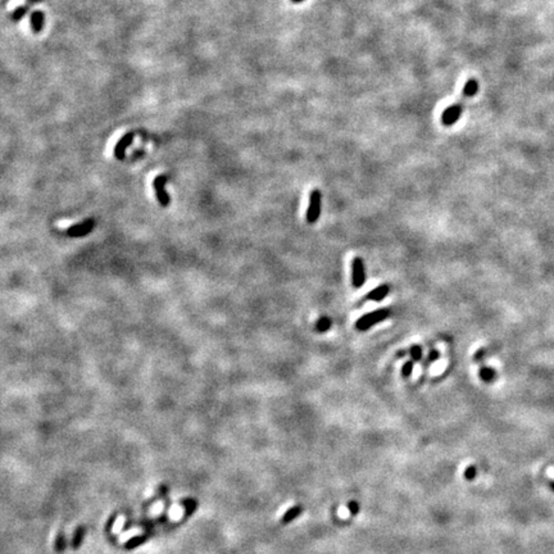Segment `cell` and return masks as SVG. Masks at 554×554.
<instances>
[{
  "mask_svg": "<svg viewBox=\"0 0 554 554\" xmlns=\"http://www.w3.org/2000/svg\"><path fill=\"white\" fill-rule=\"evenodd\" d=\"M390 311L387 308H381L377 309V311H373L371 313L365 314V316L361 317L357 322H355V329L358 331H367L368 329H371L375 324L380 323V322L385 321V319L389 317Z\"/></svg>",
  "mask_w": 554,
  "mask_h": 554,
  "instance_id": "obj_1",
  "label": "cell"
},
{
  "mask_svg": "<svg viewBox=\"0 0 554 554\" xmlns=\"http://www.w3.org/2000/svg\"><path fill=\"white\" fill-rule=\"evenodd\" d=\"M321 209H322V194L319 190H313L311 192V197H309V206L307 209V216L306 219L309 224L316 223L319 219L321 216Z\"/></svg>",
  "mask_w": 554,
  "mask_h": 554,
  "instance_id": "obj_2",
  "label": "cell"
},
{
  "mask_svg": "<svg viewBox=\"0 0 554 554\" xmlns=\"http://www.w3.org/2000/svg\"><path fill=\"white\" fill-rule=\"evenodd\" d=\"M366 282V268L365 262L361 257H355L351 262V284L353 286L360 289Z\"/></svg>",
  "mask_w": 554,
  "mask_h": 554,
  "instance_id": "obj_3",
  "label": "cell"
},
{
  "mask_svg": "<svg viewBox=\"0 0 554 554\" xmlns=\"http://www.w3.org/2000/svg\"><path fill=\"white\" fill-rule=\"evenodd\" d=\"M463 113V102H457L453 106L448 107L441 114V123L444 126H453Z\"/></svg>",
  "mask_w": 554,
  "mask_h": 554,
  "instance_id": "obj_4",
  "label": "cell"
},
{
  "mask_svg": "<svg viewBox=\"0 0 554 554\" xmlns=\"http://www.w3.org/2000/svg\"><path fill=\"white\" fill-rule=\"evenodd\" d=\"M168 181V176L166 175H159L157 176L153 181V187L155 190V195H157V199L159 202V204L162 207H167L170 204V197H168L167 191H166V184Z\"/></svg>",
  "mask_w": 554,
  "mask_h": 554,
  "instance_id": "obj_5",
  "label": "cell"
},
{
  "mask_svg": "<svg viewBox=\"0 0 554 554\" xmlns=\"http://www.w3.org/2000/svg\"><path fill=\"white\" fill-rule=\"evenodd\" d=\"M95 227V221L94 219H85V221L80 222L77 224H73L67 230V235L71 238H81V236H86L87 234L91 233Z\"/></svg>",
  "mask_w": 554,
  "mask_h": 554,
  "instance_id": "obj_6",
  "label": "cell"
},
{
  "mask_svg": "<svg viewBox=\"0 0 554 554\" xmlns=\"http://www.w3.org/2000/svg\"><path fill=\"white\" fill-rule=\"evenodd\" d=\"M134 138H135V133H127L126 135L122 136L118 140V143L114 146V157L118 160H123L124 155H126V150H127L128 146L133 144Z\"/></svg>",
  "mask_w": 554,
  "mask_h": 554,
  "instance_id": "obj_7",
  "label": "cell"
},
{
  "mask_svg": "<svg viewBox=\"0 0 554 554\" xmlns=\"http://www.w3.org/2000/svg\"><path fill=\"white\" fill-rule=\"evenodd\" d=\"M390 292V286L389 285L384 284L380 285V286L375 287L373 290H371L367 295H366V299L372 300V302H381L385 298L387 297V294Z\"/></svg>",
  "mask_w": 554,
  "mask_h": 554,
  "instance_id": "obj_8",
  "label": "cell"
},
{
  "mask_svg": "<svg viewBox=\"0 0 554 554\" xmlns=\"http://www.w3.org/2000/svg\"><path fill=\"white\" fill-rule=\"evenodd\" d=\"M44 23H45V14L41 11H34L30 16V24L34 32H41L44 28Z\"/></svg>",
  "mask_w": 554,
  "mask_h": 554,
  "instance_id": "obj_9",
  "label": "cell"
},
{
  "mask_svg": "<svg viewBox=\"0 0 554 554\" xmlns=\"http://www.w3.org/2000/svg\"><path fill=\"white\" fill-rule=\"evenodd\" d=\"M478 91V82L475 79H471L466 82V85L463 86V96L465 97H472L477 94Z\"/></svg>",
  "mask_w": 554,
  "mask_h": 554,
  "instance_id": "obj_10",
  "label": "cell"
},
{
  "mask_svg": "<svg viewBox=\"0 0 554 554\" xmlns=\"http://www.w3.org/2000/svg\"><path fill=\"white\" fill-rule=\"evenodd\" d=\"M478 375H480L482 381L485 382H493L495 380V377H497V372H495V370L490 367H481L480 368Z\"/></svg>",
  "mask_w": 554,
  "mask_h": 554,
  "instance_id": "obj_11",
  "label": "cell"
},
{
  "mask_svg": "<svg viewBox=\"0 0 554 554\" xmlns=\"http://www.w3.org/2000/svg\"><path fill=\"white\" fill-rule=\"evenodd\" d=\"M331 327V319L329 317H321L318 321L316 322V330L318 333H326V331L330 330Z\"/></svg>",
  "mask_w": 554,
  "mask_h": 554,
  "instance_id": "obj_12",
  "label": "cell"
},
{
  "mask_svg": "<svg viewBox=\"0 0 554 554\" xmlns=\"http://www.w3.org/2000/svg\"><path fill=\"white\" fill-rule=\"evenodd\" d=\"M27 11H28V7H27V6L17 7V8L14 9L13 12H12V19H13L14 22L21 21V19L23 18L24 16H26V13H27Z\"/></svg>",
  "mask_w": 554,
  "mask_h": 554,
  "instance_id": "obj_13",
  "label": "cell"
},
{
  "mask_svg": "<svg viewBox=\"0 0 554 554\" xmlns=\"http://www.w3.org/2000/svg\"><path fill=\"white\" fill-rule=\"evenodd\" d=\"M84 534H85V527H77V530L76 533H75V535H73L72 538V546L75 549H77L80 546V544H81L82 541V538H84Z\"/></svg>",
  "mask_w": 554,
  "mask_h": 554,
  "instance_id": "obj_14",
  "label": "cell"
},
{
  "mask_svg": "<svg viewBox=\"0 0 554 554\" xmlns=\"http://www.w3.org/2000/svg\"><path fill=\"white\" fill-rule=\"evenodd\" d=\"M409 353H411V357H412V360L414 361V362H419V361L422 360V348L419 345L411 346V350H409Z\"/></svg>",
  "mask_w": 554,
  "mask_h": 554,
  "instance_id": "obj_15",
  "label": "cell"
},
{
  "mask_svg": "<svg viewBox=\"0 0 554 554\" xmlns=\"http://www.w3.org/2000/svg\"><path fill=\"white\" fill-rule=\"evenodd\" d=\"M413 366L414 363L412 362V361H408V362H406L404 365H403V368H402L403 377H409V376L412 375V372H413Z\"/></svg>",
  "mask_w": 554,
  "mask_h": 554,
  "instance_id": "obj_16",
  "label": "cell"
},
{
  "mask_svg": "<svg viewBox=\"0 0 554 554\" xmlns=\"http://www.w3.org/2000/svg\"><path fill=\"white\" fill-rule=\"evenodd\" d=\"M55 549H57L58 551L64 549V536H63V534H59V535L57 536V540H55Z\"/></svg>",
  "mask_w": 554,
  "mask_h": 554,
  "instance_id": "obj_17",
  "label": "cell"
},
{
  "mask_svg": "<svg viewBox=\"0 0 554 554\" xmlns=\"http://www.w3.org/2000/svg\"><path fill=\"white\" fill-rule=\"evenodd\" d=\"M439 357H440V354H439L438 350H431L430 354H429V357H427V365H430V363L436 362V361L439 360Z\"/></svg>",
  "mask_w": 554,
  "mask_h": 554,
  "instance_id": "obj_18",
  "label": "cell"
},
{
  "mask_svg": "<svg viewBox=\"0 0 554 554\" xmlns=\"http://www.w3.org/2000/svg\"><path fill=\"white\" fill-rule=\"evenodd\" d=\"M350 513H351V511L349 509L348 506L341 507V508L339 509V512H338V514L341 517V518H346V517H349V514H350Z\"/></svg>",
  "mask_w": 554,
  "mask_h": 554,
  "instance_id": "obj_19",
  "label": "cell"
},
{
  "mask_svg": "<svg viewBox=\"0 0 554 554\" xmlns=\"http://www.w3.org/2000/svg\"><path fill=\"white\" fill-rule=\"evenodd\" d=\"M299 511H300L299 508H294V509H291V511H289L286 514H285L284 521H290V519H291V518H294V517L297 516L298 512H299Z\"/></svg>",
  "mask_w": 554,
  "mask_h": 554,
  "instance_id": "obj_20",
  "label": "cell"
},
{
  "mask_svg": "<svg viewBox=\"0 0 554 554\" xmlns=\"http://www.w3.org/2000/svg\"><path fill=\"white\" fill-rule=\"evenodd\" d=\"M475 475H476V468L473 467V466H470V467L466 470V478L471 480V478L475 477Z\"/></svg>",
  "mask_w": 554,
  "mask_h": 554,
  "instance_id": "obj_21",
  "label": "cell"
},
{
  "mask_svg": "<svg viewBox=\"0 0 554 554\" xmlns=\"http://www.w3.org/2000/svg\"><path fill=\"white\" fill-rule=\"evenodd\" d=\"M27 2L31 4H36V3H41L43 0H27Z\"/></svg>",
  "mask_w": 554,
  "mask_h": 554,
  "instance_id": "obj_22",
  "label": "cell"
},
{
  "mask_svg": "<svg viewBox=\"0 0 554 554\" xmlns=\"http://www.w3.org/2000/svg\"><path fill=\"white\" fill-rule=\"evenodd\" d=\"M404 354H406V351H400V353H398V357H404Z\"/></svg>",
  "mask_w": 554,
  "mask_h": 554,
  "instance_id": "obj_23",
  "label": "cell"
},
{
  "mask_svg": "<svg viewBox=\"0 0 554 554\" xmlns=\"http://www.w3.org/2000/svg\"><path fill=\"white\" fill-rule=\"evenodd\" d=\"M304 0H292V3H303Z\"/></svg>",
  "mask_w": 554,
  "mask_h": 554,
  "instance_id": "obj_24",
  "label": "cell"
}]
</instances>
